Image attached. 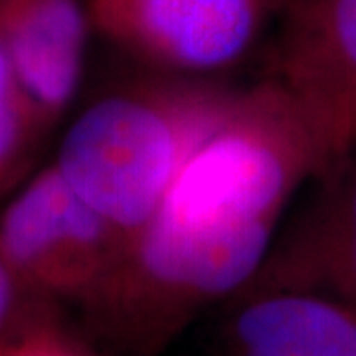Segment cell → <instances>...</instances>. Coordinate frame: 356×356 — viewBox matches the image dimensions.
Listing matches in <instances>:
<instances>
[{
    "mask_svg": "<svg viewBox=\"0 0 356 356\" xmlns=\"http://www.w3.org/2000/svg\"><path fill=\"white\" fill-rule=\"evenodd\" d=\"M332 163L275 81L238 91L81 307L91 331L123 355H159L254 281L291 198Z\"/></svg>",
    "mask_w": 356,
    "mask_h": 356,
    "instance_id": "1",
    "label": "cell"
},
{
    "mask_svg": "<svg viewBox=\"0 0 356 356\" xmlns=\"http://www.w3.org/2000/svg\"><path fill=\"white\" fill-rule=\"evenodd\" d=\"M238 91L168 76L115 89L67 129L54 166L127 240L153 216Z\"/></svg>",
    "mask_w": 356,
    "mask_h": 356,
    "instance_id": "2",
    "label": "cell"
},
{
    "mask_svg": "<svg viewBox=\"0 0 356 356\" xmlns=\"http://www.w3.org/2000/svg\"><path fill=\"white\" fill-rule=\"evenodd\" d=\"M127 236L86 204L54 165L2 202L0 257L40 305L79 309L117 264Z\"/></svg>",
    "mask_w": 356,
    "mask_h": 356,
    "instance_id": "3",
    "label": "cell"
},
{
    "mask_svg": "<svg viewBox=\"0 0 356 356\" xmlns=\"http://www.w3.org/2000/svg\"><path fill=\"white\" fill-rule=\"evenodd\" d=\"M277 0H88L103 38L168 76L206 79L254 50Z\"/></svg>",
    "mask_w": 356,
    "mask_h": 356,
    "instance_id": "4",
    "label": "cell"
},
{
    "mask_svg": "<svg viewBox=\"0 0 356 356\" xmlns=\"http://www.w3.org/2000/svg\"><path fill=\"white\" fill-rule=\"evenodd\" d=\"M332 161L353 151L356 0H285L273 77Z\"/></svg>",
    "mask_w": 356,
    "mask_h": 356,
    "instance_id": "5",
    "label": "cell"
},
{
    "mask_svg": "<svg viewBox=\"0 0 356 356\" xmlns=\"http://www.w3.org/2000/svg\"><path fill=\"white\" fill-rule=\"evenodd\" d=\"M313 188L281 229L243 291L297 289L356 305V156L353 151L311 180ZM242 291V293H243Z\"/></svg>",
    "mask_w": 356,
    "mask_h": 356,
    "instance_id": "6",
    "label": "cell"
},
{
    "mask_svg": "<svg viewBox=\"0 0 356 356\" xmlns=\"http://www.w3.org/2000/svg\"><path fill=\"white\" fill-rule=\"evenodd\" d=\"M89 26L79 0H0V42L50 127L79 89Z\"/></svg>",
    "mask_w": 356,
    "mask_h": 356,
    "instance_id": "7",
    "label": "cell"
},
{
    "mask_svg": "<svg viewBox=\"0 0 356 356\" xmlns=\"http://www.w3.org/2000/svg\"><path fill=\"white\" fill-rule=\"evenodd\" d=\"M229 356H356V305L297 289L243 291Z\"/></svg>",
    "mask_w": 356,
    "mask_h": 356,
    "instance_id": "8",
    "label": "cell"
},
{
    "mask_svg": "<svg viewBox=\"0 0 356 356\" xmlns=\"http://www.w3.org/2000/svg\"><path fill=\"white\" fill-rule=\"evenodd\" d=\"M50 129L0 42V204L32 175Z\"/></svg>",
    "mask_w": 356,
    "mask_h": 356,
    "instance_id": "9",
    "label": "cell"
},
{
    "mask_svg": "<svg viewBox=\"0 0 356 356\" xmlns=\"http://www.w3.org/2000/svg\"><path fill=\"white\" fill-rule=\"evenodd\" d=\"M38 307L0 339V356H95Z\"/></svg>",
    "mask_w": 356,
    "mask_h": 356,
    "instance_id": "10",
    "label": "cell"
},
{
    "mask_svg": "<svg viewBox=\"0 0 356 356\" xmlns=\"http://www.w3.org/2000/svg\"><path fill=\"white\" fill-rule=\"evenodd\" d=\"M38 307H46L30 299L0 257V339Z\"/></svg>",
    "mask_w": 356,
    "mask_h": 356,
    "instance_id": "11",
    "label": "cell"
},
{
    "mask_svg": "<svg viewBox=\"0 0 356 356\" xmlns=\"http://www.w3.org/2000/svg\"><path fill=\"white\" fill-rule=\"evenodd\" d=\"M353 151H356V123L355 129H353Z\"/></svg>",
    "mask_w": 356,
    "mask_h": 356,
    "instance_id": "12",
    "label": "cell"
}]
</instances>
